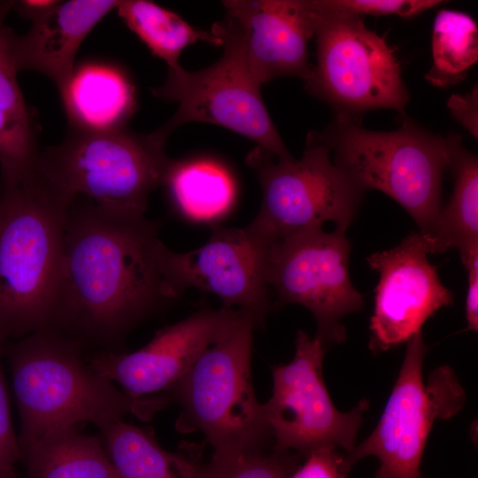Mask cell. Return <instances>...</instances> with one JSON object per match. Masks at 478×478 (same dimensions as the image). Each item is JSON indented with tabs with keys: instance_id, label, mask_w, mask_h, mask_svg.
Masks as SVG:
<instances>
[{
	"instance_id": "cell-1",
	"label": "cell",
	"mask_w": 478,
	"mask_h": 478,
	"mask_svg": "<svg viewBox=\"0 0 478 478\" xmlns=\"http://www.w3.org/2000/svg\"><path fill=\"white\" fill-rule=\"evenodd\" d=\"M159 224L77 199L68 206L53 329L112 341L171 299L158 264Z\"/></svg>"
},
{
	"instance_id": "cell-2",
	"label": "cell",
	"mask_w": 478,
	"mask_h": 478,
	"mask_svg": "<svg viewBox=\"0 0 478 478\" xmlns=\"http://www.w3.org/2000/svg\"><path fill=\"white\" fill-rule=\"evenodd\" d=\"M20 418V451L82 421L96 426L133 414L147 420L166 400L133 397L83 362L79 341L54 329L26 335L8 348Z\"/></svg>"
},
{
	"instance_id": "cell-3",
	"label": "cell",
	"mask_w": 478,
	"mask_h": 478,
	"mask_svg": "<svg viewBox=\"0 0 478 478\" xmlns=\"http://www.w3.org/2000/svg\"><path fill=\"white\" fill-rule=\"evenodd\" d=\"M1 185L0 350L53 329L68 206L35 170Z\"/></svg>"
},
{
	"instance_id": "cell-4",
	"label": "cell",
	"mask_w": 478,
	"mask_h": 478,
	"mask_svg": "<svg viewBox=\"0 0 478 478\" xmlns=\"http://www.w3.org/2000/svg\"><path fill=\"white\" fill-rule=\"evenodd\" d=\"M334 163L362 190H379L399 204L428 235L441 211L442 181L456 134L447 137L403 117L393 131H373L358 119L335 116L320 133Z\"/></svg>"
},
{
	"instance_id": "cell-5",
	"label": "cell",
	"mask_w": 478,
	"mask_h": 478,
	"mask_svg": "<svg viewBox=\"0 0 478 478\" xmlns=\"http://www.w3.org/2000/svg\"><path fill=\"white\" fill-rule=\"evenodd\" d=\"M165 145L154 132L68 129L59 144L39 151L35 172L67 206L81 199L110 212L141 216L173 162Z\"/></svg>"
},
{
	"instance_id": "cell-6",
	"label": "cell",
	"mask_w": 478,
	"mask_h": 478,
	"mask_svg": "<svg viewBox=\"0 0 478 478\" xmlns=\"http://www.w3.org/2000/svg\"><path fill=\"white\" fill-rule=\"evenodd\" d=\"M256 324L251 314L242 311L173 386L181 406L177 429L201 431L214 449L213 458L256 451L269 432L251 377Z\"/></svg>"
},
{
	"instance_id": "cell-7",
	"label": "cell",
	"mask_w": 478,
	"mask_h": 478,
	"mask_svg": "<svg viewBox=\"0 0 478 478\" xmlns=\"http://www.w3.org/2000/svg\"><path fill=\"white\" fill-rule=\"evenodd\" d=\"M246 163L262 190L259 211L246 227L268 248L327 221L344 231L354 222L365 192L334 163L320 133L309 132L298 160H281L256 146Z\"/></svg>"
},
{
	"instance_id": "cell-8",
	"label": "cell",
	"mask_w": 478,
	"mask_h": 478,
	"mask_svg": "<svg viewBox=\"0 0 478 478\" xmlns=\"http://www.w3.org/2000/svg\"><path fill=\"white\" fill-rule=\"evenodd\" d=\"M317 13L316 63L305 81L310 94L336 115L358 119L370 110L405 115L410 93L394 50L366 27L360 16L328 12L312 0Z\"/></svg>"
},
{
	"instance_id": "cell-9",
	"label": "cell",
	"mask_w": 478,
	"mask_h": 478,
	"mask_svg": "<svg viewBox=\"0 0 478 478\" xmlns=\"http://www.w3.org/2000/svg\"><path fill=\"white\" fill-rule=\"evenodd\" d=\"M212 32L221 40L218 61L197 72L181 65L152 94L179 104L173 116L155 134L166 141L180 126L203 122L226 127L255 142L278 159L293 158L264 104L260 85L252 77L239 37L229 20L216 22Z\"/></svg>"
},
{
	"instance_id": "cell-10",
	"label": "cell",
	"mask_w": 478,
	"mask_h": 478,
	"mask_svg": "<svg viewBox=\"0 0 478 478\" xmlns=\"http://www.w3.org/2000/svg\"><path fill=\"white\" fill-rule=\"evenodd\" d=\"M427 351L422 331L407 342L398 376L377 426L343 457L347 474L357 461L374 456L380 460L374 478H420V462L434 422L452 417L466 403L465 391L450 366H440L423 380Z\"/></svg>"
},
{
	"instance_id": "cell-11",
	"label": "cell",
	"mask_w": 478,
	"mask_h": 478,
	"mask_svg": "<svg viewBox=\"0 0 478 478\" xmlns=\"http://www.w3.org/2000/svg\"><path fill=\"white\" fill-rule=\"evenodd\" d=\"M345 233L311 228L272 243L267 251L266 282L277 304L308 309L316 320V336L325 344L343 342L341 320L364 305L351 281V244Z\"/></svg>"
},
{
	"instance_id": "cell-12",
	"label": "cell",
	"mask_w": 478,
	"mask_h": 478,
	"mask_svg": "<svg viewBox=\"0 0 478 478\" xmlns=\"http://www.w3.org/2000/svg\"><path fill=\"white\" fill-rule=\"evenodd\" d=\"M325 343L299 330L296 352L288 364L273 368V392L262 404L266 423L275 439V450L309 453L320 447H340L350 452L368 408L361 400L350 412L332 402L322 377Z\"/></svg>"
},
{
	"instance_id": "cell-13",
	"label": "cell",
	"mask_w": 478,
	"mask_h": 478,
	"mask_svg": "<svg viewBox=\"0 0 478 478\" xmlns=\"http://www.w3.org/2000/svg\"><path fill=\"white\" fill-rule=\"evenodd\" d=\"M267 251L246 227H213L208 241L188 252L172 251L161 243L158 264L171 298L195 288L219 297L225 308L238 306L261 323L270 308Z\"/></svg>"
},
{
	"instance_id": "cell-14",
	"label": "cell",
	"mask_w": 478,
	"mask_h": 478,
	"mask_svg": "<svg viewBox=\"0 0 478 478\" xmlns=\"http://www.w3.org/2000/svg\"><path fill=\"white\" fill-rule=\"evenodd\" d=\"M424 236L415 232L392 249L371 254L367 263L379 274L370 319L369 349L375 353L408 342L453 294L428 259Z\"/></svg>"
},
{
	"instance_id": "cell-15",
	"label": "cell",
	"mask_w": 478,
	"mask_h": 478,
	"mask_svg": "<svg viewBox=\"0 0 478 478\" xmlns=\"http://www.w3.org/2000/svg\"><path fill=\"white\" fill-rule=\"evenodd\" d=\"M241 310L204 309L158 330L143 348L130 353L103 352L91 367L118 382L133 397L173 387L204 351L237 320Z\"/></svg>"
},
{
	"instance_id": "cell-16",
	"label": "cell",
	"mask_w": 478,
	"mask_h": 478,
	"mask_svg": "<svg viewBox=\"0 0 478 478\" xmlns=\"http://www.w3.org/2000/svg\"><path fill=\"white\" fill-rule=\"evenodd\" d=\"M222 4L249 70L260 86L281 76L304 81L309 78L312 64L308 42L317 27L312 0H227Z\"/></svg>"
},
{
	"instance_id": "cell-17",
	"label": "cell",
	"mask_w": 478,
	"mask_h": 478,
	"mask_svg": "<svg viewBox=\"0 0 478 478\" xmlns=\"http://www.w3.org/2000/svg\"><path fill=\"white\" fill-rule=\"evenodd\" d=\"M118 4L115 0L52 1L29 19L31 27L25 35H12L11 50L18 71L41 73L58 89L75 66L84 39Z\"/></svg>"
},
{
	"instance_id": "cell-18",
	"label": "cell",
	"mask_w": 478,
	"mask_h": 478,
	"mask_svg": "<svg viewBox=\"0 0 478 478\" xmlns=\"http://www.w3.org/2000/svg\"><path fill=\"white\" fill-rule=\"evenodd\" d=\"M68 129L104 133L126 127L137 110L135 87L127 73L106 60L75 65L58 88Z\"/></svg>"
},
{
	"instance_id": "cell-19",
	"label": "cell",
	"mask_w": 478,
	"mask_h": 478,
	"mask_svg": "<svg viewBox=\"0 0 478 478\" xmlns=\"http://www.w3.org/2000/svg\"><path fill=\"white\" fill-rule=\"evenodd\" d=\"M14 1H0V171L1 181L13 182L29 175L39 154L36 117L26 104L17 80L11 37L5 19Z\"/></svg>"
},
{
	"instance_id": "cell-20",
	"label": "cell",
	"mask_w": 478,
	"mask_h": 478,
	"mask_svg": "<svg viewBox=\"0 0 478 478\" xmlns=\"http://www.w3.org/2000/svg\"><path fill=\"white\" fill-rule=\"evenodd\" d=\"M449 168L454 174L452 195L424 236L428 253L459 250L460 258L478 249V159L456 135Z\"/></svg>"
},
{
	"instance_id": "cell-21",
	"label": "cell",
	"mask_w": 478,
	"mask_h": 478,
	"mask_svg": "<svg viewBox=\"0 0 478 478\" xmlns=\"http://www.w3.org/2000/svg\"><path fill=\"white\" fill-rule=\"evenodd\" d=\"M98 428L119 478H209L208 466L165 451L150 435L123 419Z\"/></svg>"
},
{
	"instance_id": "cell-22",
	"label": "cell",
	"mask_w": 478,
	"mask_h": 478,
	"mask_svg": "<svg viewBox=\"0 0 478 478\" xmlns=\"http://www.w3.org/2000/svg\"><path fill=\"white\" fill-rule=\"evenodd\" d=\"M21 454L28 478H119L104 443L75 428L50 434Z\"/></svg>"
},
{
	"instance_id": "cell-23",
	"label": "cell",
	"mask_w": 478,
	"mask_h": 478,
	"mask_svg": "<svg viewBox=\"0 0 478 478\" xmlns=\"http://www.w3.org/2000/svg\"><path fill=\"white\" fill-rule=\"evenodd\" d=\"M173 207L187 219L210 221L232 207L235 187L229 173L208 159L173 162L163 185Z\"/></svg>"
},
{
	"instance_id": "cell-24",
	"label": "cell",
	"mask_w": 478,
	"mask_h": 478,
	"mask_svg": "<svg viewBox=\"0 0 478 478\" xmlns=\"http://www.w3.org/2000/svg\"><path fill=\"white\" fill-rule=\"evenodd\" d=\"M119 17L168 68L180 66L182 50L197 42L221 46L212 31L194 28L174 12L148 0H122L116 7Z\"/></svg>"
},
{
	"instance_id": "cell-25",
	"label": "cell",
	"mask_w": 478,
	"mask_h": 478,
	"mask_svg": "<svg viewBox=\"0 0 478 478\" xmlns=\"http://www.w3.org/2000/svg\"><path fill=\"white\" fill-rule=\"evenodd\" d=\"M432 66L427 81L441 88L461 81L478 60V28L468 14L441 10L436 16L431 41Z\"/></svg>"
},
{
	"instance_id": "cell-26",
	"label": "cell",
	"mask_w": 478,
	"mask_h": 478,
	"mask_svg": "<svg viewBox=\"0 0 478 478\" xmlns=\"http://www.w3.org/2000/svg\"><path fill=\"white\" fill-rule=\"evenodd\" d=\"M210 478H288L283 460L251 451L228 458H212L208 465Z\"/></svg>"
},
{
	"instance_id": "cell-27",
	"label": "cell",
	"mask_w": 478,
	"mask_h": 478,
	"mask_svg": "<svg viewBox=\"0 0 478 478\" xmlns=\"http://www.w3.org/2000/svg\"><path fill=\"white\" fill-rule=\"evenodd\" d=\"M324 10L350 15H397L413 17L442 1L438 0H316Z\"/></svg>"
},
{
	"instance_id": "cell-28",
	"label": "cell",
	"mask_w": 478,
	"mask_h": 478,
	"mask_svg": "<svg viewBox=\"0 0 478 478\" xmlns=\"http://www.w3.org/2000/svg\"><path fill=\"white\" fill-rule=\"evenodd\" d=\"M4 351L0 350V358ZM22 458L11 415L7 387L0 363V477L16 478L15 466Z\"/></svg>"
},
{
	"instance_id": "cell-29",
	"label": "cell",
	"mask_w": 478,
	"mask_h": 478,
	"mask_svg": "<svg viewBox=\"0 0 478 478\" xmlns=\"http://www.w3.org/2000/svg\"><path fill=\"white\" fill-rule=\"evenodd\" d=\"M343 457L335 447L324 446L308 453L305 464L290 478H345Z\"/></svg>"
},
{
	"instance_id": "cell-30",
	"label": "cell",
	"mask_w": 478,
	"mask_h": 478,
	"mask_svg": "<svg viewBox=\"0 0 478 478\" xmlns=\"http://www.w3.org/2000/svg\"><path fill=\"white\" fill-rule=\"evenodd\" d=\"M467 273L466 296V330H478V249L461 258Z\"/></svg>"
},
{
	"instance_id": "cell-31",
	"label": "cell",
	"mask_w": 478,
	"mask_h": 478,
	"mask_svg": "<svg viewBox=\"0 0 478 478\" xmlns=\"http://www.w3.org/2000/svg\"><path fill=\"white\" fill-rule=\"evenodd\" d=\"M477 92V86H475L466 95H452L447 103L452 116L475 138L478 136Z\"/></svg>"
},
{
	"instance_id": "cell-32",
	"label": "cell",
	"mask_w": 478,
	"mask_h": 478,
	"mask_svg": "<svg viewBox=\"0 0 478 478\" xmlns=\"http://www.w3.org/2000/svg\"><path fill=\"white\" fill-rule=\"evenodd\" d=\"M0 205H1V185H0Z\"/></svg>"
},
{
	"instance_id": "cell-33",
	"label": "cell",
	"mask_w": 478,
	"mask_h": 478,
	"mask_svg": "<svg viewBox=\"0 0 478 478\" xmlns=\"http://www.w3.org/2000/svg\"><path fill=\"white\" fill-rule=\"evenodd\" d=\"M1 478V477H0Z\"/></svg>"
}]
</instances>
